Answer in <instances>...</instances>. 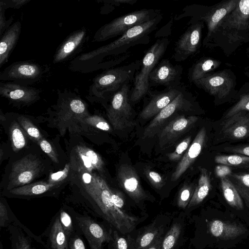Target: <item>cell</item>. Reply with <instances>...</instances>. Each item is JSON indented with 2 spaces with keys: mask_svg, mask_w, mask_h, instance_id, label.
<instances>
[{
  "mask_svg": "<svg viewBox=\"0 0 249 249\" xmlns=\"http://www.w3.org/2000/svg\"><path fill=\"white\" fill-rule=\"evenodd\" d=\"M249 42V0H239L235 9L216 28L208 48H220L228 57Z\"/></svg>",
  "mask_w": 249,
  "mask_h": 249,
  "instance_id": "obj_1",
  "label": "cell"
},
{
  "mask_svg": "<svg viewBox=\"0 0 249 249\" xmlns=\"http://www.w3.org/2000/svg\"><path fill=\"white\" fill-rule=\"evenodd\" d=\"M162 18L161 13L151 20L133 27L110 43L82 54L78 60L85 61L95 58L102 59L108 55L123 54L131 47L147 44L150 41V34L157 29Z\"/></svg>",
  "mask_w": 249,
  "mask_h": 249,
  "instance_id": "obj_2",
  "label": "cell"
},
{
  "mask_svg": "<svg viewBox=\"0 0 249 249\" xmlns=\"http://www.w3.org/2000/svg\"><path fill=\"white\" fill-rule=\"evenodd\" d=\"M238 1L239 0H224L210 6L196 4L187 5L180 14L175 16L174 19L178 20L189 17L190 19L202 21L205 23L207 32L203 40L202 45L208 48L217 26L235 9Z\"/></svg>",
  "mask_w": 249,
  "mask_h": 249,
  "instance_id": "obj_3",
  "label": "cell"
},
{
  "mask_svg": "<svg viewBox=\"0 0 249 249\" xmlns=\"http://www.w3.org/2000/svg\"><path fill=\"white\" fill-rule=\"evenodd\" d=\"M169 43L168 38H160L146 51L142 60L141 68L135 74L133 81V87L130 94L131 103H137L147 94L150 88L149 75L163 57Z\"/></svg>",
  "mask_w": 249,
  "mask_h": 249,
  "instance_id": "obj_4",
  "label": "cell"
},
{
  "mask_svg": "<svg viewBox=\"0 0 249 249\" xmlns=\"http://www.w3.org/2000/svg\"><path fill=\"white\" fill-rule=\"evenodd\" d=\"M142 61L138 60L129 64L107 70L97 76L93 80L92 91L98 97L111 96L124 85L133 81L135 74L140 70Z\"/></svg>",
  "mask_w": 249,
  "mask_h": 249,
  "instance_id": "obj_5",
  "label": "cell"
},
{
  "mask_svg": "<svg viewBox=\"0 0 249 249\" xmlns=\"http://www.w3.org/2000/svg\"><path fill=\"white\" fill-rule=\"evenodd\" d=\"M161 13L159 9H142L121 16L101 27L95 33L93 41H104L120 36L133 27L151 20Z\"/></svg>",
  "mask_w": 249,
  "mask_h": 249,
  "instance_id": "obj_6",
  "label": "cell"
},
{
  "mask_svg": "<svg viewBox=\"0 0 249 249\" xmlns=\"http://www.w3.org/2000/svg\"><path fill=\"white\" fill-rule=\"evenodd\" d=\"M193 83L213 96L216 104L229 101L238 93L236 77L230 69L214 71Z\"/></svg>",
  "mask_w": 249,
  "mask_h": 249,
  "instance_id": "obj_7",
  "label": "cell"
},
{
  "mask_svg": "<svg viewBox=\"0 0 249 249\" xmlns=\"http://www.w3.org/2000/svg\"><path fill=\"white\" fill-rule=\"evenodd\" d=\"M130 84L124 85L111 97L107 108V115L113 127L123 130L135 125L133 120V111L130 104Z\"/></svg>",
  "mask_w": 249,
  "mask_h": 249,
  "instance_id": "obj_8",
  "label": "cell"
},
{
  "mask_svg": "<svg viewBox=\"0 0 249 249\" xmlns=\"http://www.w3.org/2000/svg\"><path fill=\"white\" fill-rule=\"evenodd\" d=\"M79 231L84 236L90 249H104L103 244L112 239L113 230L98 221L96 218L84 213L75 212Z\"/></svg>",
  "mask_w": 249,
  "mask_h": 249,
  "instance_id": "obj_9",
  "label": "cell"
},
{
  "mask_svg": "<svg viewBox=\"0 0 249 249\" xmlns=\"http://www.w3.org/2000/svg\"><path fill=\"white\" fill-rule=\"evenodd\" d=\"M197 102L191 92L185 89L169 104L162 109L144 130L143 138L154 136L168 118L179 111L190 112L195 109Z\"/></svg>",
  "mask_w": 249,
  "mask_h": 249,
  "instance_id": "obj_10",
  "label": "cell"
},
{
  "mask_svg": "<svg viewBox=\"0 0 249 249\" xmlns=\"http://www.w3.org/2000/svg\"><path fill=\"white\" fill-rule=\"evenodd\" d=\"M186 31L176 41L172 58L177 62L184 61L196 54L201 45L204 23L190 19Z\"/></svg>",
  "mask_w": 249,
  "mask_h": 249,
  "instance_id": "obj_11",
  "label": "cell"
},
{
  "mask_svg": "<svg viewBox=\"0 0 249 249\" xmlns=\"http://www.w3.org/2000/svg\"><path fill=\"white\" fill-rule=\"evenodd\" d=\"M43 69L37 63L29 61H18L5 68L0 74V80L24 85L35 83L42 77Z\"/></svg>",
  "mask_w": 249,
  "mask_h": 249,
  "instance_id": "obj_12",
  "label": "cell"
},
{
  "mask_svg": "<svg viewBox=\"0 0 249 249\" xmlns=\"http://www.w3.org/2000/svg\"><path fill=\"white\" fill-rule=\"evenodd\" d=\"M42 166L40 161L32 156H27L17 161L13 164L7 189L10 190L29 184L38 176Z\"/></svg>",
  "mask_w": 249,
  "mask_h": 249,
  "instance_id": "obj_13",
  "label": "cell"
},
{
  "mask_svg": "<svg viewBox=\"0 0 249 249\" xmlns=\"http://www.w3.org/2000/svg\"><path fill=\"white\" fill-rule=\"evenodd\" d=\"M7 229L10 249H48L40 235L35 234L18 218Z\"/></svg>",
  "mask_w": 249,
  "mask_h": 249,
  "instance_id": "obj_14",
  "label": "cell"
},
{
  "mask_svg": "<svg viewBox=\"0 0 249 249\" xmlns=\"http://www.w3.org/2000/svg\"><path fill=\"white\" fill-rule=\"evenodd\" d=\"M182 73L183 68L181 65H173L168 59H162L149 75V86H162L165 88L177 87L182 85Z\"/></svg>",
  "mask_w": 249,
  "mask_h": 249,
  "instance_id": "obj_15",
  "label": "cell"
},
{
  "mask_svg": "<svg viewBox=\"0 0 249 249\" xmlns=\"http://www.w3.org/2000/svg\"><path fill=\"white\" fill-rule=\"evenodd\" d=\"M185 89V86L182 84L175 88H165L162 91L149 90L147 94L150 96V99L140 112L139 117L147 120L156 116Z\"/></svg>",
  "mask_w": 249,
  "mask_h": 249,
  "instance_id": "obj_16",
  "label": "cell"
},
{
  "mask_svg": "<svg viewBox=\"0 0 249 249\" xmlns=\"http://www.w3.org/2000/svg\"><path fill=\"white\" fill-rule=\"evenodd\" d=\"M37 89L11 82L0 83V95L11 102L20 104H32L40 98Z\"/></svg>",
  "mask_w": 249,
  "mask_h": 249,
  "instance_id": "obj_17",
  "label": "cell"
},
{
  "mask_svg": "<svg viewBox=\"0 0 249 249\" xmlns=\"http://www.w3.org/2000/svg\"><path fill=\"white\" fill-rule=\"evenodd\" d=\"M117 179L121 186L136 202L146 198L147 195L141 185L139 177L131 166L121 165L118 170Z\"/></svg>",
  "mask_w": 249,
  "mask_h": 249,
  "instance_id": "obj_18",
  "label": "cell"
},
{
  "mask_svg": "<svg viewBox=\"0 0 249 249\" xmlns=\"http://www.w3.org/2000/svg\"><path fill=\"white\" fill-rule=\"evenodd\" d=\"M198 120L196 116H181L172 120L159 132V143L161 147L174 142L189 130Z\"/></svg>",
  "mask_w": 249,
  "mask_h": 249,
  "instance_id": "obj_19",
  "label": "cell"
},
{
  "mask_svg": "<svg viewBox=\"0 0 249 249\" xmlns=\"http://www.w3.org/2000/svg\"><path fill=\"white\" fill-rule=\"evenodd\" d=\"M40 236L48 249H69V238L57 213Z\"/></svg>",
  "mask_w": 249,
  "mask_h": 249,
  "instance_id": "obj_20",
  "label": "cell"
},
{
  "mask_svg": "<svg viewBox=\"0 0 249 249\" xmlns=\"http://www.w3.org/2000/svg\"><path fill=\"white\" fill-rule=\"evenodd\" d=\"M206 138V129L205 127H202L197 133L193 142L176 167L171 177L172 180L178 179L193 163L201 152Z\"/></svg>",
  "mask_w": 249,
  "mask_h": 249,
  "instance_id": "obj_21",
  "label": "cell"
},
{
  "mask_svg": "<svg viewBox=\"0 0 249 249\" xmlns=\"http://www.w3.org/2000/svg\"><path fill=\"white\" fill-rule=\"evenodd\" d=\"M167 222L161 218H156L146 227L135 238H127L130 249H144L151 245L157 238L164 235Z\"/></svg>",
  "mask_w": 249,
  "mask_h": 249,
  "instance_id": "obj_22",
  "label": "cell"
},
{
  "mask_svg": "<svg viewBox=\"0 0 249 249\" xmlns=\"http://www.w3.org/2000/svg\"><path fill=\"white\" fill-rule=\"evenodd\" d=\"M222 130L226 137L231 139L246 138L249 136V112L242 111L225 119Z\"/></svg>",
  "mask_w": 249,
  "mask_h": 249,
  "instance_id": "obj_23",
  "label": "cell"
},
{
  "mask_svg": "<svg viewBox=\"0 0 249 249\" xmlns=\"http://www.w3.org/2000/svg\"><path fill=\"white\" fill-rule=\"evenodd\" d=\"M86 34V30L84 28L76 31L69 36L57 49L53 63H59L68 58L83 43Z\"/></svg>",
  "mask_w": 249,
  "mask_h": 249,
  "instance_id": "obj_24",
  "label": "cell"
},
{
  "mask_svg": "<svg viewBox=\"0 0 249 249\" xmlns=\"http://www.w3.org/2000/svg\"><path fill=\"white\" fill-rule=\"evenodd\" d=\"M21 25L17 21L10 25L1 36L0 41V67L4 65L15 47L21 32Z\"/></svg>",
  "mask_w": 249,
  "mask_h": 249,
  "instance_id": "obj_25",
  "label": "cell"
},
{
  "mask_svg": "<svg viewBox=\"0 0 249 249\" xmlns=\"http://www.w3.org/2000/svg\"><path fill=\"white\" fill-rule=\"evenodd\" d=\"M208 227L213 236L224 240L235 238L246 231L245 227L239 224L220 220L210 221Z\"/></svg>",
  "mask_w": 249,
  "mask_h": 249,
  "instance_id": "obj_26",
  "label": "cell"
},
{
  "mask_svg": "<svg viewBox=\"0 0 249 249\" xmlns=\"http://www.w3.org/2000/svg\"><path fill=\"white\" fill-rule=\"evenodd\" d=\"M222 62L210 57H202L196 61L189 69L188 78L190 82L202 78L214 72Z\"/></svg>",
  "mask_w": 249,
  "mask_h": 249,
  "instance_id": "obj_27",
  "label": "cell"
},
{
  "mask_svg": "<svg viewBox=\"0 0 249 249\" xmlns=\"http://www.w3.org/2000/svg\"><path fill=\"white\" fill-rule=\"evenodd\" d=\"M57 185L58 184L51 183L48 181L36 182L11 189L9 191V194L15 197L37 196L48 192Z\"/></svg>",
  "mask_w": 249,
  "mask_h": 249,
  "instance_id": "obj_28",
  "label": "cell"
},
{
  "mask_svg": "<svg viewBox=\"0 0 249 249\" xmlns=\"http://www.w3.org/2000/svg\"><path fill=\"white\" fill-rule=\"evenodd\" d=\"M211 188L210 174L205 168H200L198 182L195 187L191 200L187 207L192 208L201 203L208 196Z\"/></svg>",
  "mask_w": 249,
  "mask_h": 249,
  "instance_id": "obj_29",
  "label": "cell"
},
{
  "mask_svg": "<svg viewBox=\"0 0 249 249\" xmlns=\"http://www.w3.org/2000/svg\"><path fill=\"white\" fill-rule=\"evenodd\" d=\"M220 182L223 194L228 204L235 209H243L242 199L229 177L220 178Z\"/></svg>",
  "mask_w": 249,
  "mask_h": 249,
  "instance_id": "obj_30",
  "label": "cell"
},
{
  "mask_svg": "<svg viewBox=\"0 0 249 249\" xmlns=\"http://www.w3.org/2000/svg\"><path fill=\"white\" fill-rule=\"evenodd\" d=\"M75 212L72 208L64 206L61 207L57 213L69 239L78 231L75 218Z\"/></svg>",
  "mask_w": 249,
  "mask_h": 249,
  "instance_id": "obj_31",
  "label": "cell"
},
{
  "mask_svg": "<svg viewBox=\"0 0 249 249\" xmlns=\"http://www.w3.org/2000/svg\"><path fill=\"white\" fill-rule=\"evenodd\" d=\"M228 177L249 208V173L231 174Z\"/></svg>",
  "mask_w": 249,
  "mask_h": 249,
  "instance_id": "obj_32",
  "label": "cell"
},
{
  "mask_svg": "<svg viewBox=\"0 0 249 249\" xmlns=\"http://www.w3.org/2000/svg\"><path fill=\"white\" fill-rule=\"evenodd\" d=\"M12 147L14 151L18 152L24 148L27 143V135L19 124L14 121L10 127Z\"/></svg>",
  "mask_w": 249,
  "mask_h": 249,
  "instance_id": "obj_33",
  "label": "cell"
},
{
  "mask_svg": "<svg viewBox=\"0 0 249 249\" xmlns=\"http://www.w3.org/2000/svg\"><path fill=\"white\" fill-rule=\"evenodd\" d=\"M182 230L181 222H173L169 230L164 236L160 249H174L179 240Z\"/></svg>",
  "mask_w": 249,
  "mask_h": 249,
  "instance_id": "obj_34",
  "label": "cell"
},
{
  "mask_svg": "<svg viewBox=\"0 0 249 249\" xmlns=\"http://www.w3.org/2000/svg\"><path fill=\"white\" fill-rule=\"evenodd\" d=\"M237 96L239 100L228 109L224 115V119H226L242 111L249 112V92L240 89Z\"/></svg>",
  "mask_w": 249,
  "mask_h": 249,
  "instance_id": "obj_35",
  "label": "cell"
},
{
  "mask_svg": "<svg viewBox=\"0 0 249 249\" xmlns=\"http://www.w3.org/2000/svg\"><path fill=\"white\" fill-rule=\"evenodd\" d=\"M214 161L228 166H239L249 164V157L237 154L218 155L215 157Z\"/></svg>",
  "mask_w": 249,
  "mask_h": 249,
  "instance_id": "obj_36",
  "label": "cell"
},
{
  "mask_svg": "<svg viewBox=\"0 0 249 249\" xmlns=\"http://www.w3.org/2000/svg\"><path fill=\"white\" fill-rule=\"evenodd\" d=\"M81 123L89 125V126L99 129L105 131H110L111 128L108 123L102 117L97 116H89L88 115L76 118Z\"/></svg>",
  "mask_w": 249,
  "mask_h": 249,
  "instance_id": "obj_37",
  "label": "cell"
},
{
  "mask_svg": "<svg viewBox=\"0 0 249 249\" xmlns=\"http://www.w3.org/2000/svg\"><path fill=\"white\" fill-rule=\"evenodd\" d=\"M18 121L26 134L33 141L38 142L43 139L39 130L28 118L21 116L18 117Z\"/></svg>",
  "mask_w": 249,
  "mask_h": 249,
  "instance_id": "obj_38",
  "label": "cell"
},
{
  "mask_svg": "<svg viewBox=\"0 0 249 249\" xmlns=\"http://www.w3.org/2000/svg\"><path fill=\"white\" fill-rule=\"evenodd\" d=\"M75 153L71 158L72 163L78 171L85 170L91 172L95 169L88 158L81 151L75 147Z\"/></svg>",
  "mask_w": 249,
  "mask_h": 249,
  "instance_id": "obj_39",
  "label": "cell"
},
{
  "mask_svg": "<svg viewBox=\"0 0 249 249\" xmlns=\"http://www.w3.org/2000/svg\"><path fill=\"white\" fill-rule=\"evenodd\" d=\"M195 187L194 184L185 183L179 191L177 198L178 206L182 209L188 207L192 197Z\"/></svg>",
  "mask_w": 249,
  "mask_h": 249,
  "instance_id": "obj_40",
  "label": "cell"
},
{
  "mask_svg": "<svg viewBox=\"0 0 249 249\" xmlns=\"http://www.w3.org/2000/svg\"><path fill=\"white\" fill-rule=\"evenodd\" d=\"M17 218L8 205L1 199L0 201V228H6Z\"/></svg>",
  "mask_w": 249,
  "mask_h": 249,
  "instance_id": "obj_41",
  "label": "cell"
},
{
  "mask_svg": "<svg viewBox=\"0 0 249 249\" xmlns=\"http://www.w3.org/2000/svg\"><path fill=\"white\" fill-rule=\"evenodd\" d=\"M76 147L88 158L95 169L99 171L103 169L104 162L98 153L86 146L78 145Z\"/></svg>",
  "mask_w": 249,
  "mask_h": 249,
  "instance_id": "obj_42",
  "label": "cell"
},
{
  "mask_svg": "<svg viewBox=\"0 0 249 249\" xmlns=\"http://www.w3.org/2000/svg\"><path fill=\"white\" fill-rule=\"evenodd\" d=\"M67 102L66 109L77 118L87 115L86 106L81 99L75 98Z\"/></svg>",
  "mask_w": 249,
  "mask_h": 249,
  "instance_id": "obj_43",
  "label": "cell"
},
{
  "mask_svg": "<svg viewBox=\"0 0 249 249\" xmlns=\"http://www.w3.org/2000/svg\"><path fill=\"white\" fill-rule=\"evenodd\" d=\"M115 230L112 232V239L108 243V249H130L128 239L121 236Z\"/></svg>",
  "mask_w": 249,
  "mask_h": 249,
  "instance_id": "obj_44",
  "label": "cell"
},
{
  "mask_svg": "<svg viewBox=\"0 0 249 249\" xmlns=\"http://www.w3.org/2000/svg\"><path fill=\"white\" fill-rule=\"evenodd\" d=\"M191 142V137L190 136L187 137L184 139L178 145L175 151L169 154V159L172 161L178 160L189 147Z\"/></svg>",
  "mask_w": 249,
  "mask_h": 249,
  "instance_id": "obj_45",
  "label": "cell"
},
{
  "mask_svg": "<svg viewBox=\"0 0 249 249\" xmlns=\"http://www.w3.org/2000/svg\"><path fill=\"white\" fill-rule=\"evenodd\" d=\"M69 249H88L85 238L79 231L69 239Z\"/></svg>",
  "mask_w": 249,
  "mask_h": 249,
  "instance_id": "obj_46",
  "label": "cell"
},
{
  "mask_svg": "<svg viewBox=\"0 0 249 249\" xmlns=\"http://www.w3.org/2000/svg\"><path fill=\"white\" fill-rule=\"evenodd\" d=\"M70 170V164H66L62 170L51 174L49 178L48 182L58 184L60 182L64 180L67 177Z\"/></svg>",
  "mask_w": 249,
  "mask_h": 249,
  "instance_id": "obj_47",
  "label": "cell"
},
{
  "mask_svg": "<svg viewBox=\"0 0 249 249\" xmlns=\"http://www.w3.org/2000/svg\"><path fill=\"white\" fill-rule=\"evenodd\" d=\"M40 148L55 163H58L57 155L50 143L44 139L38 142Z\"/></svg>",
  "mask_w": 249,
  "mask_h": 249,
  "instance_id": "obj_48",
  "label": "cell"
},
{
  "mask_svg": "<svg viewBox=\"0 0 249 249\" xmlns=\"http://www.w3.org/2000/svg\"><path fill=\"white\" fill-rule=\"evenodd\" d=\"M146 175L150 182L154 187L159 189L163 185V180L162 177L157 172L148 170Z\"/></svg>",
  "mask_w": 249,
  "mask_h": 249,
  "instance_id": "obj_49",
  "label": "cell"
},
{
  "mask_svg": "<svg viewBox=\"0 0 249 249\" xmlns=\"http://www.w3.org/2000/svg\"><path fill=\"white\" fill-rule=\"evenodd\" d=\"M224 150L237 155L249 157V144L227 146L224 148Z\"/></svg>",
  "mask_w": 249,
  "mask_h": 249,
  "instance_id": "obj_50",
  "label": "cell"
},
{
  "mask_svg": "<svg viewBox=\"0 0 249 249\" xmlns=\"http://www.w3.org/2000/svg\"><path fill=\"white\" fill-rule=\"evenodd\" d=\"M108 190L111 195V198L114 204L119 209L123 210L124 201L122 195L120 192L111 189L108 187Z\"/></svg>",
  "mask_w": 249,
  "mask_h": 249,
  "instance_id": "obj_51",
  "label": "cell"
},
{
  "mask_svg": "<svg viewBox=\"0 0 249 249\" xmlns=\"http://www.w3.org/2000/svg\"><path fill=\"white\" fill-rule=\"evenodd\" d=\"M30 0H1L0 5L2 6L5 9L8 8L18 9L23 5L27 3Z\"/></svg>",
  "mask_w": 249,
  "mask_h": 249,
  "instance_id": "obj_52",
  "label": "cell"
},
{
  "mask_svg": "<svg viewBox=\"0 0 249 249\" xmlns=\"http://www.w3.org/2000/svg\"><path fill=\"white\" fill-rule=\"evenodd\" d=\"M5 9L1 5H0V35L1 36L5 31L10 26L11 22L13 19L11 18L9 21L6 20L5 17Z\"/></svg>",
  "mask_w": 249,
  "mask_h": 249,
  "instance_id": "obj_53",
  "label": "cell"
},
{
  "mask_svg": "<svg viewBox=\"0 0 249 249\" xmlns=\"http://www.w3.org/2000/svg\"><path fill=\"white\" fill-rule=\"evenodd\" d=\"M137 0H107L104 2H106L107 6L110 8L109 12L114 9L115 7H118L122 4H130L133 5L135 4Z\"/></svg>",
  "mask_w": 249,
  "mask_h": 249,
  "instance_id": "obj_54",
  "label": "cell"
},
{
  "mask_svg": "<svg viewBox=\"0 0 249 249\" xmlns=\"http://www.w3.org/2000/svg\"><path fill=\"white\" fill-rule=\"evenodd\" d=\"M215 173L217 176L221 178L229 176L231 174V170L229 166L222 164L216 167Z\"/></svg>",
  "mask_w": 249,
  "mask_h": 249,
  "instance_id": "obj_55",
  "label": "cell"
},
{
  "mask_svg": "<svg viewBox=\"0 0 249 249\" xmlns=\"http://www.w3.org/2000/svg\"><path fill=\"white\" fill-rule=\"evenodd\" d=\"M164 235L157 238L151 245L144 249H160Z\"/></svg>",
  "mask_w": 249,
  "mask_h": 249,
  "instance_id": "obj_56",
  "label": "cell"
},
{
  "mask_svg": "<svg viewBox=\"0 0 249 249\" xmlns=\"http://www.w3.org/2000/svg\"><path fill=\"white\" fill-rule=\"evenodd\" d=\"M240 89L249 92V82L245 83Z\"/></svg>",
  "mask_w": 249,
  "mask_h": 249,
  "instance_id": "obj_57",
  "label": "cell"
},
{
  "mask_svg": "<svg viewBox=\"0 0 249 249\" xmlns=\"http://www.w3.org/2000/svg\"><path fill=\"white\" fill-rule=\"evenodd\" d=\"M246 53L247 56L249 58V46L246 48Z\"/></svg>",
  "mask_w": 249,
  "mask_h": 249,
  "instance_id": "obj_58",
  "label": "cell"
},
{
  "mask_svg": "<svg viewBox=\"0 0 249 249\" xmlns=\"http://www.w3.org/2000/svg\"><path fill=\"white\" fill-rule=\"evenodd\" d=\"M0 249H4L1 241L0 242Z\"/></svg>",
  "mask_w": 249,
  "mask_h": 249,
  "instance_id": "obj_59",
  "label": "cell"
},
{
  "mask_svg": "<svg viewBox=\"0 0 249 249\" xmlns=\"http://www.w3.org/2000/svg\"><path fill=\"white\" fill-rule=\"evenodd\" d=\"M245 75H246L247 77H249V70L247 71L246 72H245Z\"/></svg>",
  "mask_w": 249,
  "mask_h": 249,
  "instance_id": "obj_60",
  "label": "cell"
}]
</instances>
